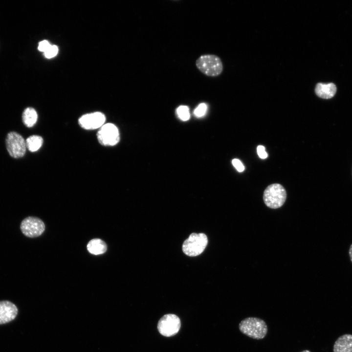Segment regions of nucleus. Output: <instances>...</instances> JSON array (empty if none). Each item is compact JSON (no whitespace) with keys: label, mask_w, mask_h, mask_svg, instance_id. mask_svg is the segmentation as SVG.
I'll list each match as a JSON object with an SVG mask.
<instances>
[{"label":"nucleus","mask_w":352,"mask_h":352,"mask_svg":"<svg viewBox=\"0 0 352 352\" xmlns=\"http://www.w3.org/2000/svg\"><path fill=\"white\" fill-rule=\"evenodd\" d=\"M239 329L243 334L256 340L264 338L268 331L264 321L255 317H248L242 320L239 324Z\"/></svg>","instance_id":"f257e3e1"},{"label":"nucleus","mask_w":352,"mask_h":352,"mask_svg":"<svg viewBox=\"0 0 352 352\" xmlns=\"http://www.w3.org/2000/svg\"><path fill=\"white\" fill-rule=\"evenodd\" d=\"M196 65L203 74L210 77H216L223 70V65L219 57L214 54H205L197 60Z\"/></svg>","instance_id":"f03ea898"},{"label":"nucleus","mask_w":352,"mask_h":352,"mask_svg":"<svg viewBox=\"0 0 352 352\" xmlns=\"http://www.w3.org/2000/svg\"><path fill=\"white\" fill-rule=\"evenodd\" d=\"M286 198L285 189L280 184H272L267 186L264 192L263 199L265 205L273 209L281 207Z\"/></svg>","instance_id":"7ed1b4c3"},{"label":"nucleus","mask_w":352,"mask_h":352,"mask_svg":"<svg viewBox=\"0 0 352 352\" xmlns=\"http://www.w3.org/2000/svg\"><path fill=\"white\" fill-rule=\"evenodd\" d=\"M208 243L207 237L203 233H192L183 242V252L190 257L199 255L204 250Z\"/></svg>","instance_id":"20e7f679"},{"label":"nucleus","mask_w":352,"mask_h":352,"mask_svg":"<svg viewBox=\"0 0 352 352\" xmlns=\"http://www.w3.org/2000/svg\"><path fill=\"white\" fill-rule=\"evenodd\" d=\"M6 146L9 155L15 158L22 157L27 149L23 137L15 132L8 133L6 138Z\"/></svg>","instance_id":"39448f33"},{"label":"nucleus","mask_w":352,"mask_h":352,"mask_svg":"<svg viewBox=\"0 0 352 352\" xmlns=\"http://www.w3.org/2000/svg\"><path fill=\"white\" fill-rule=\"evenodd\" d=\"M20 229L26 237L36 238L43 233L45 230V225L39 218L30 216L25 218L22 221Z\"/></svg>","instance_id":"423d86ee"},{"label":"nucleus","mask_w":352,"mask_h":352,"mask_svg":"<svg viewBox=\"0 0 352 352\" xmlns=\"http://www.w3.org/2000/svg\"><path fill=\"white\" fill-rule=\"evenodd\" d=\"M99 143L104 146H114L119 141V132L117 128L112 123L103 125L97 134Z\"/></svg>","instance_id":"0eeeda50"},{"label":"nucleus","mask_w":352,"mask_h":352,"mask_svg":"<svg viewBox=\"0 0 352 352\" xmlns=\"http://www.w3.org/2000/svg\"><path fill=\"white\" fill-rule=\"evenodd\" d=\"M180 327V321L176 315L168 314L164 315L159 321L157 328L162 335L171 336L176 334Z\"/></svg>","instance_id":"6e6552de"},{"label":"nucleus","mask_w":352,"mask_h":352,"mask_svg":"<svg viewBox=\"0 0 352 352\" xmlns=\"http://www.w3.org/2000/svg\"><path fill=\"white\" fill-rule=\"evenodd\" d=\"M106 117L100 112H94L82 115L79 119L80 126L86 130L100 128L105 124Z\"/></svg>","instance_id":"1a4fd4ad"},{"label":"nucleus","mask_w":352,"mask_h":352,"mask_svg":"<svg viewBox=\"0 0 352 352\" xmlns=\"http://www.w3.org/2000/svg\"><path fill=\"white\" fill-rule=\"evenodd\" d=\"M18 311L17 307L13 303L9 301H0V325L14 320Z\"/></svg>","instance_id":"9d476101"},{"label":"nucleus","mask_w":352,"mask_h":352,"mask_svg":"<svg viewBox=\"0 0 352 352\" xmlns=\"http://www.w3.org/2000/svg\"><path fill=\"white\" fill-rule=\"evenodd\" d=\"M336 92V86L332 83L323 84L318 83L315 88L316 95L323 99H330L332 98Z\"/></svg>","instance_id":"9b49d317"},{"label":"nucleus","mask_w":352,"mask_h":352,"mask_svg":"<svg viewBox=\"0 0 352 352\" xmlns=\"http://www.w3.org/2000/svg\"><path fill=\"white\" fill-rule=\"evenodd\" d=\"M333 352H352V335L346 334L339 337L333 345Z\"/></svg>","instance_id":"f8f14e48"},{"label":"nucleus","mask_w":352,"mask_h":352,"mask_svg":"<svg viewBox=\"0 0 352 352\" xmlns=\"http://www.w3.org/2000/svg\"><path fill=\"white\" fill-rule=\"evenodd\" d=\"M88 251L92 254L100 255L106 252L107 245L105 242L100 239H93L87 244Z\"/></svg>","instance_id":"ddd939ff"},{"label":"nucleus","mask_w":352,"mask_h":352,"mask_svg":"<svg viewBox=\"0 0 352 352\" xmlns=\"http://www.w3.org/2000/svg\"><path fill=\"white\" fill-rule=\"evenodd\" d=\"M22 121L27 127H33L36 123L38 115L36 110L31 107L25 109L22 113Z\"/></svg>","instance_id":"4468645a"},{"label":"nucleus","mask_w":352,"mask_h":352,"mask_svg":"<svg viewBox=\"0 0 352 352\" xmlns=\"http://www.w3.org/2000/svg\"><path fill=\"white\" fill-rule=\"evenodd\" d=\"M26 148L31 152L38 151L42 146L43 139L40 136L33 135L25 140Z\"/></svg>","instance_id":"2eb2a0df"},{"label":"nucleus","mask_w":352,"mask_h":352,"mask_svg":"<svg viewBox=\"0 0 352 352\" xmlns=\"http://www.w3.org/2000/svg\"><path fill=\"white\" fill-rule=\"evenodd\" d=\"M176 113L178 117L182 121H185L190 118L189 108L186 106H180L176 109Z\"/></svg>","instance_id":"dca6fc26"},{"label":"nucleus","mask_w":352,"mask_h":352,"mask_svg":"<svg viewBox=\"0 0 352 352\" xmlns=\"http://www.w3.org/2000/svg\"><path fill=\"white\" fill-rule=\"evenodd\" d=\"M207 107L205 103H201L196 108L194 113L198 117H201L204 116L207 111Z\"/></svg>","instance_id":"f3484780"},{"label":"nucleus","mask_w":352,"mask_h":352,"mask_svg":"<svg viewBox=\"0 0 352 352\" xmlns=\"http://www.w3.org/2000/svg\"><path fill=\"white\" fill-rule=\"evenodd\" d=\"M58 48L55 45H51L44 52V56L48 59L55 57L58 53Z\"/></svg>","instance_id":"a211bd4d"},{"label":"nucleus","mask_w":352,"mask_h":352,"mask_svg":"<svg viewBox=\"0 0 352 352\" xmlns=\"http://www.w3.org/2000/svg\"><path fill=\"white\" fill-rule=\"evenodd\" d=\"M51 45L46 40H43L39 43L38 50L44 52Z\"/></svg>","instance_id":"6ab92c4d"},{"label":"nucleus","mask_w":352,"mask_h":352,"mask_svg":"<svg viewBox=\"0 0 352 352\" xmlns=\"http://www.w3.org/2000/svg\"><path fill=\"white\" fill-rule=\"evenodd\" d=\"M232 163L238 172H242L244 170V167L243 165L238 159H233Z\"/></svg>","instance_id":"aec40b11"},{"label":"nucleus","mask_w":352,"mask_h":352,"mask_svg":"<svg viewBox=\"0 0 352 352\" xmlns=\"http://www.w3.org/2000/svg\"><path fill=\"white\" fill-rule=\"evenodd\" d=\"M257 153L261 158L264 159L267 157V154L265 151V148L262 145H259L257 147Z\"/></svg>","instance_id":"412c9836"},{"label":"nucleus","mask_w":352,"mask_h":352,"mask_svg":"<svg viewBox=\"0 0 352 352\" xmlns=\"http://www.w3.org/2000/svg\"><path fill=\"white\" fill-rule=\"evenodd\" d=\"M349 256L350 257L351 261L352 263V244L351 245L349 249Z\"/></svg>","instance_id":"4be33fe9"},{"label":"nucleus","mask_w":352,"mask_h":352,"mask_svg":"<svg viewBox=\"0 0 352 352\" xmlns=\"http://www.w3.org/2000/svg\"><path fill=\"white\" fill-rule=\"evenodd\" d=\"M311 352L309 351H308V350H304V351H302V352Z\"/></svg>","instance_id":"5701e85b"}]
</instances>
